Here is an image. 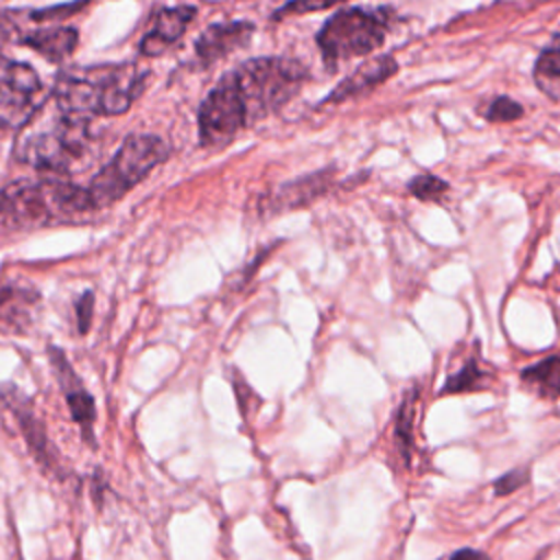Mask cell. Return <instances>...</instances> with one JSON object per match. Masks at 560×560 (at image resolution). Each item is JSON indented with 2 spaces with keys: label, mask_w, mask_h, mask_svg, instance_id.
<instances>
[{
  "label": "cell",
  "mask_w": 560,
  "mask_h": 560,
  "mask_svg": "<svg viewBox=\"0 0 560 560\" xmlns=\"http://www.w3.org/2000/svg\"><path fill=\"white\" fill-rule=\"evenodd\" d=\"M521 381L540 398L556 400L560 396V354L545 357L521 372Z\"/></svg>",
  "instance_id": "cell-17"
},
{
  "label": "cell",
  "mask_w": 560,
  "mask_h": 560,
  "mask_svg": "<svg viewBox=\"0 0 560 560\" xmlns=\"http://www.w3.org/2000/svg\"><path fill=\"white\" fill-rule=\"evenodd\" d=\"M413 411H416V394H407L405 400L398 405L394 416V444L402 457H409L413 446Z\"/></svg>",
  "instance_id": "cell-19"
},
{
  "label": "cell",
  "mask_w": 560,
  "mask_h": 560,
  "mask_svg": "<svg viewBox=\"0 0 560 560\" xmlns=\"http://www.w3.org/2000/svg\"><path fill=\"white\" fill-rule=\"evenodd\" d=\"M451 560H490V556L479 549H459L451 556Z\"/></svg>",
  "instance_id": "cell-26"
},
{
  "label": "cell",
  "mask_w": 560,
  "mask_h": 560,
  "mask_svg": "<svg viewBox=\"0 0 560 560\" xmlns=\"http://www.w3.org/2000/svg\"><path fill=\"white\" fill-rule=\"evenodd\" d=\"M529 479V472L525 468H514L510 472H505L503 477H499L494 481V494L499 497H505V494H512L514 490H518L521 486H525Z\"/></svg>",
  "instance_id": "cell-23"
},
{
  "label": "cell",
  "mask_w": 560,
  "mask_h": 560,
  "mask_svg": "<svg viewBox=\"0 0 560 560\" xmlns=\"http://www.w3.org/2000/svg\"><path fill=\"white\" fill-rule=\"evenodd\" d=\"M335 2H339V0H291V2H287V4H282V7H280V11H278V18H280V15H287V13L319 11V9H324V7H330V4H335Z\"/></svg>",
  "instance_id": "cell-24"
},
{
  "label": "cell",
  "mask_w": 560,
  "mask_h": 560,
  "mask_svg": "<svg viewBox=\"0 0 560 560\" xmlns=\"http://www.w3.org/2000/svg\"><path fill=\"white\" fill-rule=\"evenodd\" d=\"M77 31L72 26H59V24H44L24 28L15 11L0 13V42L15 39L22 46L33 48L48 61H61L66 59L74 46H77Z\"/></svg>",
  "instance_id": "cell-9"
},
{
  "label": "cell",
  "mask_w": 560,
  "mask_h": 560,
  "mask_svg": "<svg viewBox=\"0 0 560 560\" xmlns=\"http://www.w3.org/2000/svg\"><path fill=\"white\" fill-rule=\"evenodd\" d=\"M407 188H409V192H411L413 197H418V199H422V201H438V199H442V195L448 190V184H446L444 179L435 177V175L424 173V175L413 177V179L407 184Z\"/></svg>",
  "instance_id": "cell-21"
},
{
  "label": "cell",
  "mask_w": 560,
  "mask_h": 560,
  "mask_svg": "<svg viewBox=\"0 0 560 560\" xmlns=\"http://www.w3.org/2000/svg\"><path fill=\"white\" fill-rule=\"evenodd\" d=\"M192 18H195V7H171V9L158 11L153 26L140 42V52L144 57L160 55L184 35Z\"/></svg>",
  "instance_id": "cell-13"
},
{
  "label": "cell",
  "mask_w": 560,
  "mask_h": 560,
  "mask_svg": "<svg viewBox=\"0 0 560 560\" xmlns=\"http://www.w3.org/2000/svg\"><path fill=\"white\" fill-rule=\"evenodd\" d=\"M166 158V144L151 133H131L125 138L112 160L92 177L88 197L92 208L112 206L140 184L162 160Z\"/></svg>",
  "instance_id": "cell-5"
},
{
  "label": "cell",
  "mask_w": 560,
  "mask_h": 560,
  "mask_svg": "<svg viewBox=\"0 0 560 560\" xmlns=\"http://www.w3.org/2000/svg\"><path fill=\"white\" fill-rule=\"evenodd\" d=\"M254 33V24L249 22H228V24H212L203 31V35L195 44V52L199 61L212 63L234 48H241L249 42Z\"/></svg>",
  "instance_id": "cell-14"
},
{
  "label": "cell",
  "mask_w": 560,
  "mask_h": 560,
  "mask_svg": "<svg viewBox=\"0 0 560 560\" xmlns=\"http://www.w3.org/2000/svg\"><path fill=\"white\" fill-rule=\"evenodd\" d=\"M396 70H398V63H396V59H392V57L372 59V61L363 63L357 72H352L348 79H343V81L326 96V103H339V101H348V98L363 96V94L372 92L376 85H381L383 81H387Z\"/></svg>",
  "instance_id": "cell-15"
},
{
  "label": "cell",
  "mask_w": 560,
  "mask_h": 560,
  "mask_svg": "<svg viewBox=\"0 0 560 560\" xmlns=\"http://www.w3.org/2000/svg\"><path fill=\"white\" fill-rule=\"evenodd\" d=\"M486 372L479 368L475 359H470L466 365H462L455 374H451L442 387V394H462V392H475L483 389L486 385Z\"/></svg>",
  "instance_id": "cell-20"
},
{
  "label": "cell",
  "mask_w": 560,
  "mask_h": 560,
  "mask_svg": "<svg viewBox=\"0 0 560 560\" xmlns=\"http://www.w3.org/2000/svg\"><path fill=\"white\" fill-rule=\"evenodd\" d=\"M59 109V107H57ZM96 138L88 116L59 109L52 118L26 133L18 144V158L35 168L70 173L81 168L94 153Z\"/></svg>",
  "instance_id": "cell-3"
},
{
  "label": "cell",
  "mask_w": 560,
  "mask_h": 560,
  "mask_svg": "<svg viewBox=\"0 0 560 560\" xmlns=\"http://www.w3.org/2000/svg\"><path fill=\"white\" fill-rule=\"evenodd\" d=\"M247 125H252L247 107L234 81L225 74L199 107V142L206 149H221Z\"/></svg>",
  "instance_id": "cell-7"
},
{
  "label": "cell",
  "mask_w": 560,
  "mask_h": 560,
  "mask_svg": "<svg viewBox=\"0 0 560 560\" xmlns=\"http://www.w3.org/2000/svg\"><path fill=\"white\" fill-rule=\"evenodd\" d=\"M88 190L68 182H13L0 190V232H24L92 212Z\"/></svg>",
  "instance_id": "cell-2"
},
{
  "label": "cell",
  "mask_w": 560,
  "mask_h": 560,
  "mask_svg": "<svg viewBox=\"0 0 560 560\" xmlns=\"http://www.w3.org/2000/svg\"><path fill=\"white\" fill-rule=\"evenodd\" d=\"M39 293L31 287L7 284L0 289V332L22 335L33 326Z\"/></svg>",
  "instance_id": "cell-12"
},
{
  "label": "cell",
  "mask_w": 560,
  "mask_h": 560,
  "mask_svg": "<svg viewBox=\"0 0 560 560\" xmlns=\"http://www.w3.org/2000/svg\"><path fill=\"white\" fill-rule=\"evenodd\" d=\"M92 293H83L81 300L77 302V324H79V332H85L90 328V319H92Z\"/></svg>",
  "instance_id": "cell-25"
},
{
  "label": "cell",
  "mask_w": 560,
  "mask_h": 560,
  "mask_svg": "<svg viewBox=\"0 0 560 560\" xmlns=\"http://www.w3.org/2000/svg\"><path fill=\"white\" fill-rule=\"evenodd\" d=\"M0 396L4 398V402L9 405V409L13 411V416L18 418L20 431L28 444V448L33 451V457L46 468L57 472L59 470V457L55 446L50 444L46 429L42 424V420L35 416L31 400L15 387H0Z\"/></svg>",
  "instance_id": "cell-11"
},
{
  "label": "cell",
  "mask_w": 560,
  "mask_h": 560,
  "mask_svg": "<svg viewBox=\"0 0 560 560\" xmlns=\"http://www.w3.org/2000/svg\"><path fill=\"white\" fill-rule=\"evenodd\" d=\"M228 74L247 107L249 122L280 109L306 79L302 66L282 57L249 59Z\"/></svg>",
  "instance_id": "cell-4"
},
{
  "label": "cell",
  "mask_w": 560,
  "mask_h": 560,
  "mask_svg": "<svg viewBox=\"0 0 560 560\" xmlns=\"http://www.w3.org/2000/svg\"><path fill=\"white\" fill-rule=\"evenodd\" d=\"M332 186V177H330V171H317L313 175H306V177H300L295 182H289L284 184L271 206L273 208H280V210H291V208H298V206H304V203H311L313 199L322 197L328 188Z\"/></svg>",
  "instance_id": "cell-16"
},
{
  "label": "cell",
  "mask_w": 560,
  "mask_h": 560,
  "mask_svg": "<svg viewBox=\"0 0 560 560\" xmlns=\"http://www.w3.org/2000/svg\"><path fill=\"white\" fill-rule=\"evenodd\" d=\"M42 83L37 72L0 57V129H20L39 105Z\"/></svg>",
  "instance_id": "cell-8"
},
{
  "label": "cell",
  "mask_w": 560,
  "mask_h": 560,
  "mask_svg": "<svg viewBox=\"0 0 560 560\" xmlns=\"http://www.w3.org/2000/svg\"><path fill=\"white\" fill-rule=\"evenodd\" d=\"M521 116H523L521 103L512 101L510 96H497L486 109V118L492 122H508V120H516Z\"/></svg>",
  "instance_id": "cell-22"
},
{
  "label": "cell",
  "mask_w": 560,
  "mask_h": 560,
  "mask_svg": "<svg viewBox=\"0 0 560 560\" xmlns=\"http://www.w3.org/2000/svg\"><path fill=\"white\" fill-rule=\"evenodd\" d=\"M534 81L549 98H560V37H556V42L538 55Z\"/></svg>",
  "instance_id": "cell-18"
},
{
  "label": "cell",
  "mask_w": 560,
  "mask_h": 560,
  "mask_svg": "<svg viewBox=\"0 0 560 560\" xmlns=\"http://www.w3.org/2000/svg\"><path fill=\"white\" fill-rule=\"evenodd\" d=\"M48 357H50V365L52 372L57 376V383L66 396V405L70 409L72 420L79 424L83 440L90 442L94 446V422H96V405L92 394L83 387L81 378L77 376V372L72 370V365L68 363L66 354L59 348H48Z\"/></svg>",
  "instance_id": "cell-10"
},
{
  "label": "cell",
  "mask_w": 560,
  "mask_h": 560,
  "mask_svg": "<svg viewBox=\"0 0 560 560\" xmlns=\"http://www.w3.org/2000/svg\"><path fill=\"white\" fill-rule=\"evenodd\" d=\"M144 74L131 63H101L66 70L55 83V103L59 109L88 114H122L142 90Z\"/></svg>",
  "instance_id": "cell-1"
},
{
  "label": "cell",
  "mask_w": 560,
  "mask_h": 560,
  "mask_svg": "<svg viewBox=\"0 0 560 560\" xmlns=\"http://www.w3.org/2000/svg\"><path fill=\"white\" fill-rule=\"evenodd\" d=\"M387 20L383 11L343 9L337 11L317 33L319 52L330 70L339 61L363 57L376 50L385 37Z\"/></svg>",
  "instance_id": "cell-6"
}]
</instances>
